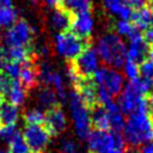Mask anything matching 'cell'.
<instances>
[{
    "label": "cell",
    "instance_id": "obj_1",
    "mask_svg": "<svg viewBox=\"0 0 153 153\" xmlns=\"http://www.w3.org/2000/svg\"><path fill=\"white\" fill-rule=\"evenodd\" d=\"M123 139L129 147L137 148L153 140L152 111H137L129 115L124 129Z\"/></svg>",
    "mask_w": 153,
    "mask_h": 153
},
{
    "label": "cell",
    "instance_id": "obj_2",
    "mask_svg": "<svg viewBox=\"0 0 153 153\" xmlns=\"http://www.w3.org/2000/svg\"><path fill=\"white\" fill-rule=\"evenodd\" d=\"M98 56L110 68H121L127 57L126 44L120 36L112 31L102 35L97 45Z\"/></svg>",
    "mask_w": 153,
    "mask_h": 153
},
{
    "label": "cell",
    "instance_id": "obj_3",
    "mask_svg": "<svg viewBox=\"0 0 153 153\" xmlns=\"http://www.w3.org/2000/svg\"><path fill=\"white\" fill-rule=\"evenodd\" d=\"M2 41L6 48L30 49L35 42V29L25 19H18L4 31Z\"/></svg>",
    "mask_w": 153,
    "mask_h": 153
},
{
    "label": "cell",
    "instance_id": "obj_4",
    "mask_svg": "<svg viewBox=\"0 0 153 153\" xmlns=\"http://www.w3.org/2000/svg\"><path fill=\"white\" fill-rule=\"evenodd\" d=\"M88 151L90 153H106L112 148L124 149L127 146L124 139L120 133L115 131H103V130H91L87 136Z\"/></svg>",
    "mask_w": 153,
    "mask_h": 153
},
{
    "label": "cell",
    "instance_id": "obj_5",
    "mask_svg": "<svg viewBox=\"0 0 153 153\" xmlns=\"http://www.w3.org/2000/svg\"><path fill=\"white\" fill-rule=\"evenodd\" d=\"M90 44H92V41L81 39L71 31L61 32L55 36V49L67 62L78 57Z\"/></svg>",
    "mask_w": 153,
    "mask_h": 153
},
{
    "label": "cell",
    "instance_id": "obj_6",
    "mask_svg": "<svg viewBox=\"0 0 153 153\" xmlns=\"http://www.w3.org/2000/svg\"><path fill=\"white\" fill-rule=\"evenodd\" d=\"M69 106L72 112V120L74 122V128L76 135L85 140L91 133V118H90V110L80 99L79 94L73 91L69 94Z\"/></svg>",
    "mask_w": 153,
    "mask_h": 153
},
{
    "label": "cell",
    "instance_id": "obj_7",
    "mask_svg": "<svg viewBox=\"0 0 153 153\" xmlns=\"http://www.w3.org/2000/svg\"><path fill=\"white\" fill-rule=\"evenodd\" d=\"M96 84L98 85L99 91L109 96L110 98L116 97L121 93L123 87V76L116 69L110 67H102L98 68L93 75Z\"/></svg>",
    "mask_w": 153,
    "mask_h": 153
},
{
    "label": "cell",
    "instance_id": "obj_8",
    "mask_svg": "<svg viewBox=\"0 0 153 153\" xmlns=\"http://www.w3.org/2000/svg\"><path fill=\"white\" fill-rule=\"evenodd\" d=\"M118 106L121 111L131 115L137 111H151L148 99L146 96H142L129 81V84L122 90L120 99H118Z\"/></svg>",
    "mask_w": 153,
    "mask_h": 153
},
{
    "label": "cell",
    "instance_id": "obj_9",
    "mask_svg": "<svg viewBox=\"0 0 153 153\" xmlns=\"http://www.w3.org/2000/svg\"><path fill=\"white\" fill-rule=\"evenodd\" d=\"M22 136L31 153H42L51 139L43 124H25Z\"/></svg>",
    "mask_w": 153,
    "mask_h": 153
},
{
    "label": "cell",
    "instance_id": "obj_10",
    "mask_svg": "<svg viewBox=\"0 0 153 153\" xmlns=\"http://www.w3.org/2000/svg\"><path fill=\"white\" fill-rule=\"evenodd\" d=\"M74 72L80 78L93 76L98 69V53L97 49L90 44L78 57L73 61H68Z\"/></svg>",
    "mask_w": 153,
    "mask_h": 153
},
{
    "label": "cell",
    "instance_id": "obj_11",
    "mask_svg": "<svg viewBox=\"0 0 153 153\" xmlns=\"http://www.w3.org/2000/svg\"><path fill=\"white\" fill-rule=\"evenodd\" d=\"M73 87H74V91L79 94L80 99L84 102V104L88 108V110L100 104L98 85L96 84L93 76L79 78Z\"/></svg>",
    "mask_w": 153,
    "mask_h": 153
},
{
    "label": "cell",
    "instance_id": "obj_12",
    "mask_svg": "<svg viewBox=\"0 0 153 153\" xmlns=\"http://www.w3.org/2000/svg\"><path fill=\"white\" fill-rule=\"evenodd\" d=\"M44 128L50 136H57L67 129L66 115L61 106L49 109L44 112Z\"/></svg>",
    "mask_w": 153,
    "mask_h": 153
},
{
    "label": "cell",
    "instance_id": "obj_13",
    "mask_svg": "<svg viewBox=\"0 0 153 153\" xmlns=\"http://www.w3.org/2000/svg\"><path fill=\"white\" fill-rule=\"evenodd\" d=\"M74 13L69 12L62 6H57L53 8V11L49 13L48 17V23L50 27L59 33L61 32H67L71 30L73 19H74Z\"/></svg>",
    "mask_w": 153,
    "mask_h": 153
},
{
    "label": "cell",
    "instance_id": "obj_14",
    "mask_svg": "<svg viewBox=\"0 0 153 153\" xmlns=\"http://www.w3.org/2000/svg\"><path fill=\"white\" fill-rule=\"evenodd\" d=\"M93 17L91 12H84V13H76L74 16L71 32H73L75 36H78L81 39L85 41H92V30H93Z\"/></svg>",
    "mask_w": 153,
    "mask_h": 153
},
{
    "label": "cell",
    "instance_id": "obj_15",
    "mask_svg": "<svg viewBox=\"0 0 153 153\" xmlns=\"http://www.w3.org/2000/svg\"><path fill=\"white\" fill-rule=\"evenodd\" d=\"M129 41H130V44H129V49L127 51V59L134 61L137 65L142 63L145 60L148 59L152 47L145 41L142 32L134 36Z\"/></svg>",
    "mask_w": 153,
    "mask_h": 153
},
{
    "label": "cell",
    "instance_id": "obj_16",
    "mask_svg": "<svg viewBox=\"0 0 153 153\" xmlns=\"http://www.w3.org/2000/svg\"><path fill=\"white\" fill-rule=\"evenodd\" d=\"M103 106L105 108V111H106V115H108L110 129L115 133L121 134V131L124 129L126 122H124V117H123V114H122L120 106L116 103H114L112 99L104 103Z\"/></svg>",
    "mask_w": 153,
    "mask_h": 153
},
{
    "label": "cell",
    "instance_id": "obj_17",
    "mask_svg": "<svg viewBox=\"0 0 153 153\" xmlns=\"http://www.w3.org/2000/svg\"><path fill=\"white\" fill-rule=\"evenodd\" d=\"M104 10L110 14L117 16L120 20H130L133 10L126 4L124 0H102Z\"/></svg>",
    "mask_w": 153,
    "mask_h": 153
},
{
    "label": "cell",
    "instance_id": "obj_18",
    "mask_svg": "<svg viewBox=\"0 0 153 153\" xmlns=\"http://www.w3.org/2000/svg\"><path fill=\"white\" fill-rule=\"evenodd\" d=\"M90 118H91V126L96 130L108 131L110 129L108 115H106L105 108L102 104H98L92 109H90Z\"/></svg>",
    "mask_w": 153,
    "mask_h": 153
},
{
    "label": "cell",
    "instance_id": "obj_19",
    "mask_svg": "<svg viewBox=\"0 0 153 153\" xmlns=\"http://www.w3.org/2000/svg\"><path fill=\"white\" fill-rule=\"evenodd\" d=\"M19 117L18 108L10 102H4L0 105V128L12 127L17 123Z\"/></svg>",
    "mask_w": 153,
    "mask_h": 153
},
{
    "label": "cell",
    "instance_id": "obj_20",
    "mask_svg": "<svg viewBox=\"0 0 153 153\" xmlns=\"http://www.w3.org/2000/svg\"><path fill=\"white\" fill-rule=\"evenodd\" d=\"M151 12H152V10L149 8V6H145V7H141L139 10H134L129 22H131V24L137 30L143 32V31L149 29V25H151Z\"/></svg>",
    "mask_w": 153,
    "mask_h": 153
},
{
    "label": "cell",
    "instance_id": "obj_21",
    "mask_svg": "<svg viewBox=\"0 0 153 153\" xmlns=\"http://www.w3.org/2000/svg\"><path fill=\"white\" fill-rule=\"evenodd\" d=\"M38 102L47 110L53 109V108H56V106H61V103H60V99H59L56 92L51 87L45 86V85L39 88V92H38Z\"/></svg>",
    "mask_w": 153,
    "mask_h": 153
},
{
    "label": "cell",
    "instance_id": "obj_22",
    "mask_svg": "<svg viewBox=\"0 0 153 153\" xmlns=\"http://www.w3.org/2000/svg\"><path fill=\"white\" fill-rule=\"evenodd\" d=\"M60 6L76 14V13H84V12H92L93 4L91 0H62Z\"/></svg>",
    "mask_w": 153,
    "mask_h": 153
},
{
    "label": "cell",
    "instance_id": "obj_23",
    "mask_svg": "<svg viewBox=\"0 0 153 153\" xmlns=\"http://www.w3.org/2000/svg\"><path fill=\"white\" fill-rule=\"evenodd\" d=\"M27 93L29 92L20 85V82L18 80H14L13 84H12V87H11L8 94H7V97L10 98V103L18 108L25 102Z\"/></svg>",
    "mask_w": 153,
    "mask_h": 153
},
{
    "label": "cell",
    "instance_id": "obj_24",
    "mask_svg": "<svg viewBox=\"0 0 153 153\" xmlns=\"http://www.w3.org/2000/svg\"><path fill=\"white\" fill-rule=\"evenodd\" d=\"M112 30H115L121 36H127L129 39L133 38L134 36L141 33V31L137 30L131 24V22H129V20H118V22H115L114 23V26H112Z\"/></svg>",
    "mask_w": 153,
    "mask_h": 153
},
{
    "label": "cell",
    "instance_id": "obj_25",
    "mask_svg": "<svg viewBox=\"0 0 153 153\" xmlns=\"http://www.w3.org/2000/svg\"><path fill=\"white\" fill-rule=\"evenodd\" d=\"M18 12L13 7H1L0 6V29L2 27H10L12 24H14L17 19Z\"/></svg>",
    "mask_w": 153,
    "mask_h": 153
},
{
    "label": "cell",
    "instance_id": "obj_26",
    "mask_svg": "<svg viewBox=\"0 0 153 153\" xmlns=\"http://www.w3.org/2000/svg\"><path fill=\"white\" fill-rule=\"evenodd\" d=\"M8 153H31L20 133L8 142Z\"/></svg>",
    "mask_w": 153,
    "mask_h": 153
},
{
    "label": "cell",
    "instance_id": "obj_27",
    "mask_svg": "<svg viewBox=\"0 0 153 153\" xmlns=\"http://www.w3.org/2000/svg\"><path fill=\"white\" fill-rule=\"evenodd\" d=\"M25 124H43L44 123V112L39 109H31L24 112L23 115Z\"/></svg>",
    "mask_w": 153,
    "mask_h": 153
},
{
    "label": "cell",
    "instance_id": "obj_28",
    "mask_svg": "<svg viewBox=\"0 0 153 153\" xmlns=\"http://www.w3.org/2000/svg\"><path fill=\"white\" fill-rule=\"evenodd\" d=\"M13 79L4 71V69H0V94L2 97H6L12 87V84H13Z\"/></svg>",
    "mask_w": 153,
    "mask_h": 153
},
{
    "label": "cell",
    "instance_id": "obj_29",
    "mask_svg": "<svg viewBox=\"0 0 153 153\" xmlns=\"http://www.w3.org/2000/svg\"><path fill=\"white\" fill-rule=\"evenodd\" d=\"M123 66H124L126 74L128 75V78L130 80H134V79L139 78V65L137 63H135L134 61H131L129 59H126Z\"/></svg>",
    "mask_w": 153,
    "mask_h": 153
},
{
    "label": "cell",
    "instance_id": "obj_30",
    "mask_svg": "<svg viewBox=\"0 0 153 153\" xmlns=\"http://www.w3.org/2000/svg\"><path fill=\"white\" fill-rule=\"evenodd\" d=\"M19 131L17 130V128L14 126L12 127H5V128H0V140L5 141V142H10Z\"/></svg>",
    "mask_w": 153,
    "mask_h": 153
},
{
    "label": "cell",
    "instance_id": "obj_31",
    "mask_svg": "<svg viewBox=\"0 0 153 153\" xmlns=\"http://www.w3.org/2000/svg\"><path fill=\"white\" fill-rule=\"evenodd\" d=\"M124 1L131 10H139L141 7L148 6V0H124Z\"/></svg>",
    "mask_w": 153,
    "mask_h": 153
},
{
    "label": "cell",
    "instance_id": "obj_32",
    "mask_svg": "<svg viewBox=\"0 0 153 153\" xmlns=\"http://www.w3.org/2000/svg\"><path fill=\"white\" fill-rule=\"evenodd\" d=\"M139 153H153V140L146 145H143L141 147V149H139Z\"/></svg>",
    "mask_w": 153,
    "mask_h": 153
},
{
    "label": "cell",
    "instance_id": "obj_33",
    "mask_svg": "<svg viewBox=\"0 0 153 153\" xmlns=\"http://www.w3.org/2000/svg\"><path fill=\"white\" fill-rule=\"evenodd\" d=\"M61 1H62V0H43V2H44L47 6L53 7V8L60 6V5H61Z\"/></svg>",
    "mask_w": 153,
    "mask_h": 153
},
{
    "label": "cell",
    "instance_id": "obj_34",
    "mask_svg": "<svg viewBox=\"0 0 153 153\" xmlns=\"http://www.w3.org/2000/svg\"><path fill=\"white\" fill-rule=\"evenodd\" d=\"M6 63V59H5V50L0 44V69H2L5 67Z\"/></svg>",
    "mask_w": 153,
    "mask_h": 153
},
{
    "label": "cell",
    "instance_id": "obj_35",
    "mask_svg": "<svg viewBox=\"0 0 153 153\" xmlns=\"http://www.w3.org/2000/svg\"><path fill=\"white\" fill-rule=\"evenodd\" d=\"M147 99H148V104H149V109L151 111L153 112V91L147 96Z\"/></svg>",
    "mask_w": 153,
    "mask_h": 153
},
{
    "label": "cell",
    "instance_id": "obj_36",
    "mask_svg": "<svg viewBox=\"0 0 153 153\" xmlns=\"http://www.w3.org/2000/svg\"><path fill=\"white\" fill-rule=\"evenodd\" d=\"M124 153H139L137 148H133V147H126Z\"/></svg>",
    "mask_w": 153,
    "mask_h": 153
},
{
    "label": "cell",
    "instance_id": "obj_37",
    "mask_svg": "<svg viewBox=\"0 0 153 153\" xmlns=\"http://www.w3.org/2000/svg\"><path fill=\"white\" fill-rule=\"evenodd\" d=\"M126 149V148H124ZM124 149H120V148H112V149H110L109 152H106V153H124Z\"/></svg>",
    "mask_w": 153,
    "mask_h": 153
},
{
    "label": "cell",
    "instance_id": "obj_38",
    "mask_svg": "<svg viewBox=\"0 0 153 153\" xmlns=\"http://www.w3.org/2000/svg\"><path fill=\"white\" fill-rule=\"evenodd\" d=\"M149 27L153 30V10H152V12H151V25H149Z\"/></svg>",
    "mask_w": 153,
    "mask_h": 153
},
{
    "label": "cell",
    "instance_id": "obj_39",
    "mask_svg": "<svg viewBox=\"0 0 153 153\" xmlns=\"http://www.w3.org/2000/svg\"><path fill=\"white\" fill-rule=\"evenodd\" d=\"M30 1H31L33 5H38V4H39V0H30Z\"/></svg>",
    "mask_w": 153,
    "mask_h": 153
},
{
    "label": "cell",
    "instance_id": "obj_40",
    "mask_svg": "<svg viewBox=\"0 0 153 153\" xmlns=\"http://www.w3.org/2000/svg\"><path fill=\"white\" fill-rule=\"evenodd\" d=\"M2 103H4V97H2L1 94H0V105H1Z\"/></svg>",
    "mask_w": 153,
    "mask_h": 153
},
{
    "label": "cell",
    "instance_id": "obj_41",
    "mask_svg": "<svg viewBox=\"0 0 153 153\" xmlns=\"http://www.w3.org/2000/svg\"><path fill=\"white\" fill-rule=\"evenodd\" d=\"M148 5H151V6H153V0H148Z\"/></svg>",
    "mask_w": 153,
    "mask_h": 153
},
{
    "label": "cell",
    "instance_id": "obj_42",
    "mask_svg": "<svg viewBox=\"0 0 153 153\" xmlns=\"http://www.w3.org/2000/svg\"><path fill=\"white\" fill-rule=\"evenodd\" d=\"M69 153H79V152H78V151L75 149V151H72V152H69Z\"/></svg>",
    "mask_w": 153,
    "mask_h": 153
},
{
    "label": "cell",
    "instance_id": "obj_43",
    "mask_svg": "<svg viewBox=\"0 0 153 153\" xmlns=\"http://www.w3.org/2000/svg\"><path fill=\"white\" fill-rule=\"evenodd\" d=\"M0 153H8V152H6V151H0Z\"/></svg>",
    "mask_w": 153,
    "mask_h": 153
},
{
    "label": "cell",
    "instance_id": "obj_44",
    "mask_svg": "<svg viewBox=\"0 0 153 153\" xmlns=\"http://www.w3.org/2000/svg\"><path fill=\"white\" fill-rule=\"evenodd\" d=\"M152 117H153V115H152Z\"/></svg>",
    "mask_w": 153,
    "mask_h": 153
}]
</instances>
